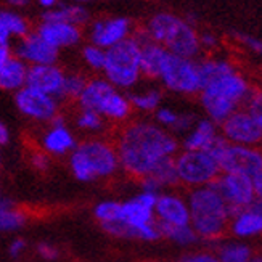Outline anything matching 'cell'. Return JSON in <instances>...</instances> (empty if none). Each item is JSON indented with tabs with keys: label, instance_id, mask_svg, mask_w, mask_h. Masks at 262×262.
Here are the masks:
<instances>
[{
	"label": "cell",
	"instance_id": "obj_34",
	"mask_svg": "<svg viewBox=\"0 0 262 262\" xmlns=\"http://www.w3.org/2000/svg\"><path fill=\"white\" fill-rule=\"evenodd\" d=\"M180 111H176L174 108H169V106H159L155 111V122L158 126H161L163 129L169 130L170 134H174L179 119H180Z\"/></svg>",
	"mask_w": 262,
	"mask_h": 262
},
{
	"label": "cell",
	"instance_id": "obj_2",
	"mask_svg": "<svg viewBox=\"0 0 262 262\" xmlns=\"http://www.w3.org/2000/svg\"><path fill=\"white\" fill-rule=\"evenodd\" d=\"M158 193L142 190L135 196L119 201L116 221L103 229L108 235L115 238H126V240L139 242H156L161 238L155 221V203Z\"/></svg>",
	"mask_w": 262,
	"mask_h": 262
},
{
	"label": "cell",
	"instance_id": "obj_21",
	"mask_svg": "<svg viewBox=\"0 0 262 262\" xmlns=\"http://www.w3.org/2000/svg\"><path fill=\"white\" fill-rule=\"evenodd\" d=\"M222 140L219 126L211 119H196L193 126L184 137H182L180 146L182 150H201L211 151L212 148Z\"/></svg>",
	"mask_w": 262,
	"mask_h": 262
},
{
	"label": "cell",
	"instance_id": "obj_45",
	"mask_svg": "<svg viewBox=\"0 0 262 262\" xmlns=\"http://www.w3.org/2000/svg\"><path fill=\"white\" fill-rule=\"evenodd\" d=\"M56 2H58V0H39V4H40L43 8H47V10L53 8V7L56 5Z\"/></svg>",
	"mask_w": 262,
	"mask_h": 262
},
{
	"label": "cell",
	"instance_id": "obj_13",
	"mask_svg": "<svg viewBox=\"0 0 262 262\" xmlns=\"http://www.w3.org/2000/svg\"><path fill=\"white\" fill-rule=\"evenodd\" d=\"M211 185L217 190L221 198L225 201L230 215L246 206H251L260 198V193L254 187L253 180L242 174L221 172V176Z\"/></svg>",
	"mask_w": 262,
	"mask_h": 262
},
{
	"label": "cell",
	"instance_id": "obj_14",
	"mask_svg": "<svg viewBox=\"0 0 262 262\" xmlns=\"http://www.w3.org/2000/svg\"><path fill=\"white\" fill-rule=\"evenodd\" d=\"M13 101L23 116L36 122H50L56 115H60L58 100L28 85L16 90Z\"/></svg>",
	"mask_w": 262,
	"mask_h": 262
},
{
	"label": "cell",
	"instance_id": "obj_49",
	"mask_svg": "<svg viewBox=\"0 0 262 262\" xmlns=\"http://www.w3.org/2000/svg\"><path fill=\"white\" fill-rule=\"evenodd\" d=\"M0 163H2V156H0Z\"/></svg>",
	"mask_w": 262,
	"mask_h": 262
},
{
	"label": "cell",
	"instance_id": "obj_20",
	"mask_svg": "<svg viewBox=\"0 0 262 262\" xmlns=\"http://www.w3.org/2000/svg\"><path fill=\"white\" fill-rule=\"evenodd\" d=\"M236 240H253L262 232V208L260 201L253 203L230 215L229 230Z\"/></svg>",
	"mask_w": 262,
	"mask_h": 262
},
{
	"label": "cell",
	"instance_id": "obj_43",
	"mask_svg": "<svg viewBox=\"0 0 262 262\" xmlns=\"http://www.w3.org/2000/svg\"><path fill=\"white\" fill-rule=\"evenodd\" d=\"M11 55H13V52H11L10 45H0V68L11 58Z\"/></svg>",
	"mask_w": 262,
	"mask_h": 262
},
{
	"label": "cell",
	"instance_id": "obj_39",
	"mask_svg": "<svg viewBox=\"0 0 262 262\" xmlns=\"http://www.w3.org/2000/svg\"><path fill=\"white\" fill-rule=\"evenodd\" d=\"M37 254L45 260H55L56 257H58V249H56L53 245L43 242V243L37 245Z\"/></svg>",
	"mask_w": 262,
	"mask_h": 262
},
{
	"label": "cell",
	"instance_id": "obj_32",
	"mask_svg": "<svg viewBox=\"0 0 262 262\" xmlns=\"http://www.w3.org/2000/svg\"><path fill=\"white\" fill-rule=\"evenodd\" d=\"M74 122H76L77 129L89 132V134L101 132L105 129V124H106V121L101 118L98 113H95L92 110H85V108H79Z\"/></svg>",
	"mask_w": 262,
	"mask_h": 262
},
{
	"label": "cell",
	"instance_id": "obj_7",
	"mask_svg": "<svg viewBox=\"0 0 262 262\" xmlns=\"http://www.w3.org/2000/svg\"><path fill=\"white\" fill-rule=\"evenodd\" d=\"M79 108L92 110L111 122H124L132 115V106L122 90L111 85L105 77L89 79L77 98Z\"/></svg>",
	"mask_w": 262,
	"mask_h": 262
},
{
	"label": "cell",
	"instance_id": "obj_31",
	"mask_svg": "<svg viewBox=\"0 0 262 262\" xmlns=\"http://www.w3.org/2000/svg\"><path fill=\"white\" fill-rule=\"evenodd\" d=\"M0 23L2 26L7 29V32L10 34V37H25L26 34L31 32L29 29V23L23 18L21 15L15 13V11L10 10H0Z\"/></svg>",
	"mask_w": 262,
	"mask_h": 262
},
{
	"label": "cell",
	"instance_id": "obj_25",
	"mask_svg": "<svg viewBox=\"0 0 262 262\" xmlns=\"http://www.w3.org/2000/svg\"><path fill=\"white\" fill-rule=\"evenodd\" d=\"M140 184H142V190L155 191V193H161L167 187L179 185L176 167H174V158L159 164L151 174H148L140 180Z\"/></svg>",
	"mask_w": 262,
	"mask_h": 262
},
{
	"label": "cell",
	"instance_id": "obj_44",
	"mask_svg": "<svg viewBox=\"0 0 262 262\" xmlns=\"http://www.w3.org/2000/svg\"><path fill=\"white\" fill-rule=\"evenodd\" d=\"M10 39H11L10 34L2 26V23H0V45H10Z\"/></svg>",
	"mask_w": 262,
	"mask_h": 262
},
{
	"label": "cell",
	"instance_id": "obj_24",
	"mask_svg": "<svg viewBox=\"0 0 262 262\" xmlns=\"http://www.w3.org/2000/svg\"><path fill=\"white\" fill-rule=\"evenodd\" d=\"M28 64L11 55V58L0 68V90L4 92H16L26 85Z\"/></svg>",
	"mask_w": 262,
	"mask_h": 262
},
{
	"label": "cell",
	"instance_id": "obj_3",
	"mask_svg": "<svg viewBox=\"0 0 262 262\" xmlns=\"http://www.w3.org/2000/svg\"><path fill=\"white\" fill-rule=\"evenodd\" d=\"M253 85L248 82V79L236 68H233V70L204 82L198 95L208 119L219 126L233 111L245 105Z\"/></svg>",
	"mask_w": 262,
	"mask_h": 262
},
{
	"label": "cell",
	"instance_id": "obj_30",
	"mask_svg": "<svg viewBox=\"0 0 262 262\" xmlns=\"http://www.w3.org/2000/svg\"><path fill=\"white\" fill-rule=\"evenodd\" d=\"M158 225V224H156ZM158 230L161 238H167L169 242H172L179 246H191L196 242H200L198 235L191 229V225H158Z\"/></svg>",
	"mask_w": 262,
	"mask_h": 262
},
{
	"label": "cell",
	"instance_id": "obj_40",
	"mask_svg": "<svg viewBox=\"0 0 262 262\" xmlns=\"http://www.w3.org/2000/svg\"><path fill=\"white\" fill-rule=\"evenodd\" d=\"M26 248H28L26 240H23V238H15L8 246V253L11 257H19L26 253Z\"/></svg>",
	"mask_w": 262,
	"mask_h": 262
},
{
	"label": "cell",
	"instance_id": "obj_16",
	"mask_svg": "<svg viewBox=\"0 0 262 262\" xmlns=\"http://www.w3.org/2000/svg\"><path fill=\"white\" fill-rule=\"evenodd\" d=\"M155 221L158 225H188L190 212L187 198L176 191L158 193L155 203Z\"/></svg>",
	"mask_w": 262,
	"mask_h": 262
},
{
	"label": "cell",
	"instance_id": "obj_33",
	"mask_svg": "<svg viewBox=\"0 0 262 262\" xmlns=\"http://www.w3.org/2000/svg\"><path fill=\"white\" fill-rule=\"evenodd\" d=\"M89 79L81 73H66L63 85V100H76L82 94Z\"/></svg>",
	"mask_w": 262,
	"mask_h": 262
},
{
	"label": "cell",
	"instance_id": "obj_15",
	"mask_svg": "<svg viewBox=\"0 0 262 262\" xmlns=\"http://www.w3.org/2000/svg\"><path fill=\"white\" fill-rule=\"evenodd\" d=\"M11 52H15L16 58L25 61L28 66L56 64V61L60 58V50H56L43 39H40L36 31L18 39V42L15 43V49Z\"/></svg>",
	"mask_w": 262,
	"mask_h": 262
},
{
	"label": "cell",
	"instance_id": "obj_18",
	"mask_svg": "<svg viewBox=\"0 0 262 262\" xmlns=\"http://www.w3.org/2000/svg\"><path fill=\"white\" fill-rule=\"evenodd\" d=\"M49 124V129L42 134L40 150L49 156H70L77 145L74 132L66 126L61 115H56Z\"/></svg>",
	"mask_w": 262,
	"mask_h": 262
},
{
	"label": "cell",
	"instance_id": "obj_27",
	"mask_svg": "<svg viewBox=\"0 0 262 262\" xmlns=\"http://www.w3.org/2000/svg\"><path fill=\"white\" fill-rule=\"evenodd\" d=\"M28 222L26 212L19 209L13 201L0 198V232L13 233L21 230Z\"/></svg>",
	"mask_w": 262,
	"mask_h": 262
},
{
	"label": "cell",
	"instance_id": "obj_8",
	"mask_svg": "<svg viewBox=\"0 0 262 262\" xmlns=\"http://www.w3.org/2000/svg\"><path fill=\"white\" fill-rule=\"evenodd\" d=\"M105 79L119 90H130L142 79L140 43L132 36L106 50L103 70Z\"/></svg>",
	"mask_w": 262,
	"mask_h": 262
},
{
	"label": "cell",
	"instance_id": "obj_48",
	"mask_svg": "<svg viewBox=\"0 0 262 262\" xmlns=\"http://www.w3.org/2000/svg\"><path fill=\"white\" fill-rule=\"evenodd\" d=\"M249 262H260V259L259 257H254L253 260H249Z\"/></svg>",
	"mask_w": 262,
	"mask_h": 262
},
{
	"label": "cell",
	"instance_id": "obj_10",
	"mask_svg": "<svg viewBox=\"0 0 262 262\" xmlns=\"http://www.w3.org/2000/svg\"><path fill=\"white\" fill-rule=\"evenodd\" d=\"M177 182L187 188H198L214 184L221 176V167L211 151L179 150L174 156Z\"/></svg>",
	"mask_w": 262,
	"mask_h": 262
},
{
	"label": "cell",
	"instance_id": "obj_23",
	"mask_svg": "<svg viewBox=\"0 0 262 262\" xmlns=\"http://www.w3.org/2000/svg\"><path fill=\"white\" fill-rule=\"evenodd\" d=\"M37 36L43 39L49 45L55 47L56 50L74 47L82 40V31L79 26L68 25V23H47L40 21V25L36 29Z\"/></svg>",
	"mask_w": 262,
	"mask_h": 262
},
{
	"label": "cell",
	"instance_id": "obj_22",
	"mask_svg": "<svg viewBox=\"0 0 262 262\" xmlns=\"http://www.w3.org/2000/svg\"><path fill=\"white\" fill-rule=\"evenodd\" d=\"M137 42L140 43V71L142 77L146 79H158L161 73L163 63L167 56V50L161 47L159 43L153 42L148 37L146 31H140L132 36Z\"/></svg>",
	"mask_w": 262,
	"mask_h": 262
},
{
	"label": "cell",
	"instance_id": "obj_4",
	"mask_svg": "<svg viewBox=\"0 0 262 262\" xmlns=\"http://www.w3.org/2000/svg\"><path fill=\"white\" fill-rule=\"evenodd\" d=\"M187 204L190 212V225L200 240L217 242L229 230L230 211L212 185L191 188Z\"/></svg>",
	"mask_w": 262,
	"mask_h": 262
},
{
	"label": "cell",
	"instance_id": "obj_36",
	"mask_svg": "<svg viewBox=\"0 0 262 262\" xmlns=\"http://www.w3.org/2000/svg\"><path fill=\"white\" fill-rule=\"evenodd\" d=\"M235 37H236L238 42H242L245 47H248L251 52L260 55V52H262L260 39H257L256 36H251V34H243V32H235Z\"/></svg>",
	"mask_w": 262,
	"mask_h": 262
},
{
	"label": "cell",
	"instance_id": "obj_29",
	"mask_svg": "<svg viewBox=\"0 0 262 262\" xmlns=\"http://www.w3.org/2000/svg\"><path fill=\"white\" fill-rule=\"evenodd\" d=\"M132 110L142 113H155L163 101V94L158 87H150L143 90H135L127 95Z\"/></svg>",
	"mask_w": 262,
	"mask_h": 262
},
{
	"label": "cell",
	"instance_id": "obj_28",
	"mask_svg": "<svg viewBox=\"0 0 262 262\" xmlns=\"http://www.w3.org/2000/svg\"><path fill=\"white\" fill-rule=\"evenodd\" d=\"M214 254L219 259V262H249L256 257L253 246L242 240L221 243Z\"/></svg>",
	"mask_w": 262,
	"mask_h": 262
},
{
	"label": "cell",
	"instance_id": "obj_26",
	"mask_svg": "<svg viewBox=\"0 0 262 262\" xmlns=\"http://www.w3.org/2000/svg\"><path fill=\"white\" fill-rule=\"evenodd\" d=\"M90 19V13L87 8L81 5H61L58 8H50L42 15V21H56V23H68L74 26H84Z\"/></svg>",
	"mask_w": 262,
	"mask_h": 262
},
{
	"label": "cell",
	"instance_id": "obj_12",
	"mask_svg": "<svg viewBox=\"0 0 262 262\" xmlns=\"http://www.w3.org/2000/svg\"><path fill=\"white\" fill-rule=\"evenodd\" d=\"M219 132L229 143L257 146L262 140V110L238 108L219 124Z\"/></svg>",
	"mask_w": 262,
	"mask_h": 262
},
{
	"label": "cell",
	"instance_id": "obj_1",
	"mask_svg": "<svg viewBox=\"0 0 262 262\" xmlns=\"http://www.w3.org/2000/svg\"><path fill=\"white\" fill-rule=\"evenodd\" d=\"M119 167L134 179L142 180L179 150V139L155 121L139 119L126 124L115 142Z\"/></svg>",
	"mask_w": 262,
	"mask_h": 262
},
{
	"label": "cell",
	"instance_id": "obj_9",
	"mask_svg": "<svg viewBox=\"0 0 262 262\" xmlns=\"http://www.w3.org/2000/svg\"><path fill=\"white\" fill-rule=\"evenodd\" d=\"M211 153L217 159L221 172L246 176L253 180L257 191L262 193V153L257 146L235 145L222 139Z\"/></svg>",
	"mask_w": 262,
	"mask_h": 262
},
{
	"label": "cell",
	"instance_id": "obj_6",
	"mask_svg": "<svg viewBox=\"0 0 262 262\" xmlns=\"http://www.w3.org/2000/svg\"><path fill=\"white\" fill-rule=\"evenodd\" d=\"M148 37L164 47L169 53L195 60L201 52L200 34L195 26L172 13H156L145 28Z\"/></svg>",
	"mask_w": 262,
	"mask_h": 262
},
{
	"label": "cell",
	"instance_id": "obj_42",
	"mask_svg": "<svg viewBox=\"0 0 262 262\" xmlns=\"http://www.w3.org/2000/svg\"><path fill=\"white\" fill-rule=\"evenodd\" d=\"M10 143V130L7 127V124L0 119V148Z\"/></svg>",
	"mask_w": 262,
	"mask_h": 262
},
{
	"label": "cell",
	"instance_id": "obj_35",
	"mask_svg": "<svg viewBox=\"0 0 262 262\" xmlns=\"http://www.w3.org/2000/svg\"><path fill=\"white\" fill-rule=\"evenodd\" d=\"M105 56H106V50L97 47V45L89 43L82 49V58H84L85 64L92 71H101V70H103Z\"/></svg>",
	"mask_w": 262,
	"mask_h": 262
},
{
	"label": "cell",
	"instance_id": "obj_38",
	"mask_svg": "<svg viewBox=\"0 0 262 262\" xmlns=\"http://www.w3.org/2000/svg\"><path fill=\"white\" fill-rule=\"evenodd\" d=\"M179 262H219V259L215 257L214 253L200 251V253H193V254L184 256Z\"/></svg>",
	"mask_w": 262,
	"mask_h": 262
},
{
	"label": "cell",
	"instance_id": "obj_46",
	"mask_svg": "<svg viewBox=\"0 0 262 262\" xmlns=\"http://www.w3.org/2000/svg\"><path fill=\"white\" fill-rule=\"evenodd\" d=\"M8 4L13 7H26L29 4V0H8Z\"/></svg>",
	"mask_w": 262,
	"mask_h": 262
},
{
	"label": "cell",
	"instance_id": "obj_5",
	"mask_svg": "<svg viewBox=\"0 0 262 262\" xmlns=\"http://www.w3.org/2000/svg\"><path fill=\"white\" fill-rule=\"evenodd\" d=\"M70 169L73 176L84 184L113 177L121 169L115 143L105 139L77 142L70 153Z\"/></svg>",
	"mask_w": 262,
	"mask_h": 262
},
{
	"label": "cell",
	"instance_id": "obj_11",
	"mask_svg": "<svg viewBox=\"0 0 262 262\" xmlns=\"http://www.w3.org/2000/svg\"><path fill=\"white\" fill-rule=\"evenodd\" d=\"M158 79L169 92L179 95H198L201 89L198 61L172 53H167Z\"/></svg>",
	"mask_w": 262,
	"mask_h": 262
},
{
	"label": "cell",
	"instance_id": "obj_19",
	"mask_svg": "<svg viewBox=\"0 0 262 262\" xmlns=\"http://www.w3.org/2000/svg\"><path fill=\"white\" fill-rule=\"evenodd\" d=\"M64 71L58 64H37L28 68L26 85L47 94L58 101L63 100Z\"/></svg>",
	"mask_w": 262,
	"mask_h": 262
},
{
	"label": "cell",
	"instance_id": "obj_41",
	"mask_svg": "<svg viewBox=\"0 0 262 262\" xmlns=\"http://www.w3.org/2000/svg\"><path fill=\"white\" fill-rule=\"evenodd\" d=\"M219 45V39L214 36L212 32H203L200 36V47L201 49H208V50H214Z\"/></svg>",
	"mask_w": 262,
	"mask_h": 262
},
{
	"label": "cell",
	"instance_id": "obj_50",
	"mask_svg": "<svg viewBox=\"0 0 262 262\" xmlns=\"http://www.w3.org/2000/svg\"><path fill=\"white\" fill-rule=\"evenodd\" d=\"M151 262H155V260H151Z\"/></svg>",
	"mask_w": 262,
	"mask_h": 262
},
{
	"label": "cell",
	"instance_id": "obj_37",
	"mask_svg": "<svg viewBox=\"0 0 262 262\" xmlns=\"http://www.w3.org/2000/svg\"><path fill=\"white\" fill-rule=\"evenodd\" d=\"M29 161H31L32 167L39 170V172H45V170H49V167H50V156L47 153H43L42 150L34 151L29 158Z\"/></svg>",
	"mask_w": 262,
	"mask_h": 262
},
{
	"label": "cell",
	"instance_id": "obj_47",
	"mask_svg": "<svg viewBox=\"0 0 262 262\" xmlns=\"http://www.w3.org/2000/svg\"><path fill=\"white\" fill-rule=\"evenodd\" d=\"M74 2L81 5V4H85V2H89V0H74Z\"/></svg>",
	"mask_w": 262,
	"mask_h": 262
},
{
	"label": "cell",
	"instance_id": "obj_17",
	"mask_svg": "<svg viewBox=\"0 0 262 262\" xmlns=\"http://www.w3.org/2000/svg\"><path fill=\"white\" fill-rule=\"evenodd\" d=\"M132 36V25L127 18H106L90 25L89 39L92 45L108 50L113 45Z\"/></svg>",
	"mask_w": 262,
	"mask_h": 262
}]
</instances>
